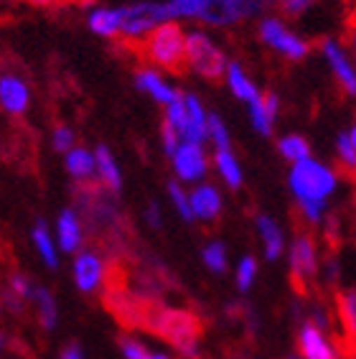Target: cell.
<instances>
[{"label": "cell", "mask_w": 356, "mask_h": 359, "mask_svg": "<svg viewBox=\"0 0 356 359\" xmlns=\"http://www.w3.org/2000/svg\"><path fill=\"white\" fill-rule=\"evenodd\" d=\"M288 189L293 194L298 215L306 224L321 227L329 219V201L338 191V173L326 161L310 158L298 161L288 171Z\"/></svg>", "instance_id": "obj_1"}, {"label": "cell", "mask_w": 356, "mask_h": 359, "mask_svg": "<svg viewBox=\"0 0 356 359\" xmlns=\"http://www.w3.org/2000/svg\"><path fill=\"white\" fill-rule=\"evenodd\" d=\"M143 56L156 67L165 72H181L186 67V31L178 21H165L143 39Z\"/></svg>", "instance_id": "obj_2"}, {"label": "cell", "mask_w": 356, "mask_h": 359, "mask_svg": "<svg viewBox=\"0 0 356 359\" xmlns=\"http://www.w3.org/2000/svg\"><path fill=\"white\" fill-rule=\"evenodd\" d=\"M163 123H168L189 143H206L209 140V110L193 92H181L165 107Z\"/></svg>", "instance_id": "obj_3"}, {"label": "cell", "mask_w": 356, "mask_h": 359, "mask_svg": "<svg viewBox=\"0 0 356 359\" xmlns=\"http://www.w3.org/2000/svg\"><path fill=\"white\" fill-rule=\"evenodd\" d=\"M224 48L214 41L212 34L206 31H189L186 34V69L193 74L204 76V79H224L226 72Z\"/></svg>", "instance_id": "obj_4"}, {"label": "cell", "mask_w": 356, "mask_h": 359, "mask_svg": "<svg viewBox=\"0 0 356 359\" xmlns=\"http://www.w3.org/2000/svg\"><path fill=\"white\" fill-rule=\"evenodd\" d=\"M257 39L265 43L270 51L282 56L285 62H303L310 54V41L303 34L293 31L280 15L267 13L257 21Z\"/></svg>", "instance_id": "obj_5"}, {"label": "cell", "mask_w": 356, "mask_h": 359, "mask_svg": "<svg viewBox=\"0 0 356 359\" xmlns=\"http://www.w3.org/2000/svg\"><path fill=\"white\" fill-rule=\"evenodd\" d=\"M321 250H318V242L308 232H301L295 235L293 242L288 245V268L290 278L295 280L298 288H306L308 283H313L315 278L321 276Z\"/></svg>", "instance_id": "obj_6"}, {"label": "cell", "mask_w": 356, "mask_h": 359, "mask_svg": "<svg viewBox=\"0 0 356 359\" xmlns=\"http://www.w3.org/2000/svg\"><path fill=\"white\" fill-rule=\"evenodd\" d=\"M171 21L165 3L158 0H140L123 6V36L130 41H143L156 31L160 23Z\"/></svg>", "instance_id": "obj_7"}, {"label": "cell", "mask_w": 356, "mask_h": 359, "mask_svg": "<svg viewBox=\"0 0 356 359\" xmlns=\"http://www.w3.org/2000/svg\"><path fill=\"white\" fill-rule=\"evenodd\" d=\"M318 51H321L323 62H326L331 76L341 87L343 95L356 97V62L354 56H351L349 46H343L334 36H326L321 41V46H318Z\"/></svg>", "instance_id": "obj_8"}, {"label": "cell", "mask_w": 356, "mask_h": 359, "mask_svg": "<svg viewBox=\"0 0 356 359\" xmlns=\"http://www.w3.org/2000/svg\"><path fill=\"white\" fill-rule=\"evenodd\" d=\"M209 166H212V158H209L204 143L184 140L171 156V168L176 173V181L181 184H201L209 173Z\"/></svg>", "instance_id": "obj_9"}, {"label": "cell", "mask_w": 356, "mask_h": 359, "mask_svg": "<svg viewBox=\"0 0 356 359\" xmlns=\"http://www.w3.org/2000/svg\"><path fill=\"white\" fill-rule=\"evenodd\" d=\"M71 276H74V285L82 293H97L104 283L107 265L95 250H79L71 263Z\"/></svg>", "instance_id": "obj_10"}, {"label": "cell", "mask_w": 356, "mask_h": 359, "mask_svg": "<svg viewBox=\"0 0 356 359\" xmlns=\"http://www.w3.org/2000/svg\"><path fill=\"white\" fill-rule=\"evenodd\" d=\"M298 357L301 359H341L338 346L329 337L326 329H318L315 324L306 321L298 329Z\"/></svg>", "instance_id": "obj_11"}, {"label": "cell", "mask_w": 356, "mask_h": 359, "mask_svg": "<svg viewBox=\"0 0 356 359\" xmlns=\"http://www.w3.org/2000/svg\"><path fill=\"white\" fill-rule=\"evenodd\" d=\"M191 194V212L196 222H214L219 219L221 212H224V196H221L219 187L217 184H209V181H201V184H193L189 189Z\"/></svg>", "instance_id": "obj_12"}, {"label": "cell", "mask_w": 356, "mask_h": 359, "mask_svg": "<svg viewBox=\"0 0 356 359\" xmlns=\"http://www.w3.org/2000/svg\"><path fill=\"white\" fill-rule=\"evenodd\" d=\"M31 104V87L23 79L21 74H13V72H3L0 74V107L8 112V115H23Z\"/></svg>", "instance_id": "obj_13"}, {"label": "cell", "mask_w": 356, "mask_h": 359, "mask_svg": "<svg viewBox=\"0 0 356 359\" xmlns=\"http://www.w3.org/2000/svg\"><path fill=\"white\" fill-rule=\"evenodd\" d=\"M278 115H280V97L275 92H262L254 102L247 104V118L252 130L262 138H270L275 130V123H278Z\"/></svg>", "instance_id": "obj_14"}, {"label": "cell", "mask_w": 356, "mask_h": 359, "mask_svg": "<svg viewBox=\"0 0 356 359\" xmlns=\"http://www.w3.org/2000/svg\"><path fill=\"white\" fill-rule=\"evenodd\" d=\"M254 229H257V240L262 245L265 260H270V263L280 260L285 255V250H288V240H285V232L278 224V219L270 215H257L254 217Z\"/></svg>", "instance_id": "obj_15"}, {"label": "cell", "mask_w": 356, "mask_h": 359, "mask_svg": "<svg viewBox=\"0 0 356 359\" xmlns=\"http://www.w3.org/2000/svg\"><path fill=\"white\" fill-rule=\"evenodd\" d=\"M135 87L151 97L153 102L163 104V107H168V104L181 95V92H178L176 87H173V84L160 74V69H156V67H143V69H137L135 72Z\"/></svg>", "instance_id": "obj_16"}, {"label": "cell", "mask_w": 356, "mask_h": 359, "mask_svg": "<svg viewBox=\"0 0 356 359\" xmlns=\"http://www.w3.org/2000/svg\"><path fill=\"white\" fill-rule=\"evenodd\" d=\"M224 84H226V90L232 92V97H237V100L245 104L254 102V100L262 95L257 82L252 79V74H249V72L245 69V64L237 62V59H229V64H226Z\"/></svg>", "instance_id": "obj_17"}, {"label": "cell", "mask_w": 356, "mask_h": 359, "mask_svg": "<svg viewBox=\"0 0 356 359\" xmlns=\"http://www.w3.org/2000/svg\"><path fill=\"white\" fill-rule=\"evenodd\" d=\"M156 329L163 334L165 339H171L173 346H178L181 341H186V339H199V324H196V318L184 311L160 313Z\"/></svg>", "instance_id": "obj_18"}, {"label": "cell", "mask_w": 356, "mask_h": 359, "mask_svg": "<svg viewBox=\"0 0 356 359\" xmlns=\"http://www.w3.org/2000/svg\"><path fill=\"white\" fill-rule=\"evenodd\" d=\"M84 240V227L82 219L74 209H62L59 217H56V242H59V250L62 252H79L82 250Z\"/></svg>", "instance_id": "obj_19"}, {"label": "cell", "mask_w": 356, "mask_h": 359, "mask_svg": "<svg viewBox=\"0 0 356 359\" xmlns=\"http://www.w3.org/2000/svg\"><path fill=\"white\" fill-rule=\"evenodd\" d=\"M87 26L92 34L102 36V39H117V36H123V6L92 8L87 13Z\"/></svg>", "instance_id": "obj_20"}, {"label": "cell", "mask_w": 356, "mask_h": 359, "mask_svg": "<svg viewBox=\"0 0 356 359\" xmlns=\"http://www.w3.org/2000/svg\"><path fill=\"white\" fill-rule=\"evenodd\" d=\"M212 166H214V171H217V176L224 181V187L234 189V191L242 189V184H245V171H242V163L232 148H217V151L212 153Z\"/></svg>", "instance_id": "obj_21"}, {"label": "cell", "mask_w": 356, "mask_h": 359, "mask_svg": "<svg viewBox=\"0 0 356 359\" xmlns=\"http://www.w3.org/2000/svg\"><path fill=\"white\" fill-rule=\"evenodd\" d=\"M199 23H204L209 28H229L242 23V18L234 0H209V6L204 8Z\"/></svg>", "instance_id": "obj_22"}, {"label": "cell", "mask_w": 356, "mask_h": 359, "mask_svg": "<svg viewBox=\"0 0 356 359\" xmlns=\"http://www.w3.org/2000/svg\"><path fill=\"white\" fill-rule=\"evenodd\" d=\"M95 156H97V179H100V184H102L107 191L117 194L123 189V171L117 166L112 151L107 145H97Z\"/></svg>", "instance_id": "obj_23"}, {"label": "cell", "mask_w": 356, "mask_h": 359, "mask_svg": "<svg viewBox=\"0 0 356 359\" xmlns=\"http://www.w3.org/2000/svg\"><path fill=\"white\" fill-rule=\"evenodd\" d=\"M64 166H67L71 179L89 181L97 176V156H95V151H87L82 145H74V148L64 156Z\"/></svg>", "instance_id": "obj_24"}, {"label": "cell", "mask_w": 356, "mask_h": 359, "mask_svg": "<svg viewBox=\"0 0 356 359\" xmlns=\"http://www.w3.org/2000/svg\"><path fill=\"white\" fill-rule=\"evenodd\" d=\"M31 240H34V248H36V252H39V257L43 260V265H46V268H56V265H59V242L48 232L43 219H39L34 224Z\"/></svg>", "instance_id": "obj_25"}, {"label": "cell", "mask_w": 356, "mask_h": 359, "mask_svg": "<svg viewBox=\"0 0 356 359\" xmlns=\"http://www.w3.org/2000/svg\"><path fill=\"white\" fill-rule=\"evenodd\" d=\"M278 153L282 156V161H288L290 166L313 156L310 140L306 135H301V133H285V135H280L278 138Z\"/></svg>", "instance_id": "obj_26"}, {"label": "cell", "mask_w": 356, "mask_h": 359, "mask_svg": "<svg viewBox=\"0 0 356 359\" xmlns=\"http://www.w3.org/2000/svg\"><path fill=\"white\" fill-rule=\"evenodd\" d=\"M34 304H36V311H39L41 326L51 332L56 326V321H59V309H56V301H54V296H51V290L43 288V285H36Z\"/></svg>", "instance_id": "obj_27"}, {"label": "cell", "mask_w": 356, "mask_h": 359, "mask_svg": "<svg viewBox=\"0 0 356 359\" xmlns=\"http://www.w3.org/2000/svg\"><path fill=\"white\" fill-rule=\"evenodd\" d=\"M201 263L206 265V270H212L217 276L226 273L229 268V252H226V245L221 240H209L201 250Z\"/></svg>", "instance_id": "obj_28"}, {"label": "cell", "mask_w": 356, "mask_h": 359, "mask_svg": "<svg viewBox=\"0 0 356 359\" xmlns=\"http://www.w3.org/2000/svg\"><path fill=\"white\" fill-rule=\"evenodd\" d=\"M209 0H165L171 21H199Z\"/></svg>", "instance_id": "obj_29"}, {"label": "cell", "mask_w": 356, "mask_h": 359, "mask_svg": "<svg viewBox=\"0 0 356 359\" xmlns=\"http://www.w3.org/2000/svg\"><path fill=\"white\" fill-rule=\"evenodd\" d=\"M165 194H168V199H171V207L178 217L184 222H193V212H191V194L186 189V184L181 181H171L168 187H165Z\"/></svg>", "instance_id": "obj_30"}, {"label": "cell", "mask_w": 356, "mask_h": 359, "mask_svg": "<svg viewBox=\"0 0 356 359\" xmlns=\"http://www.w3.org/2000/svg\"><path fill=\"white\" fill-rule=\"evenodd\" d=\"M257 270H260V263L254 255H242L237 268H234V283H237V290L240 293H247L252 290L254 280H257Z\"/></svg>", "instance_id": "obj_31"}, {"label": "cell", "mask_w": 356, "mask_h": 359, "mask_svg": "<svg viewBox=\"0 0 356 359\" xmlns=\"http://www.w3.org/2000/svg\"><path fill=\"white\" fill-rule=\"evenodd\" d=\"M338 318L343 329L356 337V288H346L338 293Z\"/></svg>", "instance_id": "obj_32"}, {"label": "cell", "mask_w": 356, "mask_h": 359, "mask_svg": "<svg viewBox=\"0 0 356 359\" xmlns=\"http://www.w3.org/2000/svg\"><path fill=\"white\" fill-rule=\"evenodd\" d=\"M336 161H338V166H341L343 171L356 176V148L346 130L336 135Z\"/></svg>", "instance_id": "obj_33"}, {"label": "cell", "mask_w": 356, "mask_h": 359, "mask_svg": "<svg viewBox=\"0 0 356 359\" xmlns=\"http://www.w3.org/2000/svg\"><path fill=\"white\" fill-rule=\"evenodd\" d=\"M237 11H240L242 23L245 21H260L270 13V8L275 6V0H234Z\"/></svg>", "instance_id": "obj_34"}, {"label": "cell", "mask_w": 356, "mask_h": 359, "mask_svg": "<svg viewBox=\"0 0 356 359\" xmlns=\"http://www.w3.org/2000/svg\"><path fill=\"white\" fill-rule=\"evenodd\" d=\"M209 143L214 145V151H217V148H232L229 128H226V123L217 112H209Z\"/></svg>", "instance_id": "obj_35"}, {"label": "cell", "mask_w": 356, "mask_h": 359, "mask_svg": "<svg viewBox=\"0 0 356 359\" xmlns=\"http://www.w3.org/2000/svg\"><path fill=\"white\" fill-rule=\"evenodd\" d=\"M315 3H318V0H275V8H278L280 15H285V18H301L303 13H308Z\"/></svg>", "instance_id": "obj_36"}, {"label": "cell", "mask_w": 356, "mask_h": 359, "mask_svg": "<svg viewBox=\"0 0 356 359\" xmlns=\"http://www.w3.org/2000/svg\"><path fill=\"white\" fill-rule=\"evenodd\" d=\"M74 140H76V135L69 125H56L54 133H51V145H54V151H59V153L71 151V148L76 145Z\"/></svg>", "instance_id": "obj_37"}, {"label": "cell", "mask_w": 356, "mask_h": 359, "mask_svg": "<svg viewBox=\"0 0 356 359\" xmlns=\"http://www.w3.org/2000/svg\"><path fill=\"white\" fill-rule=\"evenodd\" d=\"M8 288L13 290V293H18L23 301H34L36 283L28 276H23V273H13V276H11V280H8Z\"/></svg>", "instance_id": "obj_38"}, {"label": "cell", "mask_w": 356, "mask_h": 359, "mask_svg": "<svg viewBox=\"0 0 356 359\" xmlns=\"http://www.w3.org/2000/svg\"><path fill=\"white\" fill-rule=\"evenodd\" d=\"M120 352H123L125 359H145L151 349H148L140 339L125 337V339H120Z\"/></svg>", "instance_id": "obj_39"}, {"label": "cell", "mask_w": 356, "mask_h": 359, "mask_svg": "<svg viewBox=\"0 0 356 359\" xmlns=\"http://www.w3.org/2000/svg\"><path fill=\"white\" fill-rule=\"evenodd\" d=\"M160 143H163V153L168 156V158H171L173 153H176V148L184 143V140H181V135L173 130L171 125L163 123V125H160Z\"/></svg>", "instance_id": "obj_40"}, {"label": "cell", "mask_w": 356, "mask_h": 359, "mask_svg": "<svg viewBox=\"0 0 356 359\" xmlns=\"http://www.w3.org/2000/svg\"><path fill=\"white\" fill-rule=\"evenodd\" d=\"M176 352L184 359H199V354H201L199 339H186V341H181V344L176 346Z\"/></svg>", "instance_id": "obj_41"}, {"label": "cell", "mask_w": 356, "mask_h": 359, "mask_svg": "<svg viewBox=\"0 0 356 359\" xmlns=\"http://www.w3.org/2000/svg\"><path fill=\"white\" fill-rule=\"evenodd\" d=\"M321 273H323V278H326L329 283H336V280H338V276H341V263H338L336 257H326V260H323V265H321Z\"/></svg>", "instance_id": "obj_42"}, {"label": "cell", "mask_w": 356, "mask_h": 359, "mask_svg": "<svg viewBox=\"0 0 356 359\" xmlns=\"http://www.w3.org/2000/svg\"><path fill=\"white\" fill-rule=\"evenodd\" d=\"M0 304L6 306V309H11V311H21L26 301H23V298L18 296V293H13V290H11V288L6 285V290L0 293Z\"/></svg>", "instance_id": "obj_43"}, {"label": "cell", "mask_w": 356, "mask_h": 359, "mask_svg": "<svg viewBox=\"0 0 356 359\" xmlns=\"http://www.w3.org/2000/svg\"><path fill=\"white\" fill-rule=\"evenodd\" d=\"M145 222H148L153 229H158L160 224H163V209H160L158 201H151V204L145 207Z\"/></svg>", "instance_id": "obj_44"}, {"label": "cell", "mask_w": 356, "mask_h": 359, "mask_svg": "<svg viewBox=\"0 0 356 359\" xmlns=\"http://www.w3.org/2000/svg\"><path fill=\"white\" fill-rule=\"evenodd\" d=\"M310 324H315L318 329H329L331 326V313L323 309V306H313L310 311Z\"/></svg>", "instance_id": "obj_45"}, {"label": "cell", "mask_w": 356, "mask_h": 359, "mask_svg": "<svg viewBox=\"0 0 356 359\" xmlns=\"http://www.w3.org/2000/svg\"><path fill=\"white\" fill-rule=\"evenodd\" d=\"M59 359H84L82 346L76 344V341H71V344H67V346H64V352L59 354Z\"/></svg>", "instance_id": "obj_46"}, {"label": "cell", "mask_w": 356, "mask_h": 359, "mask_svg": "<svg viewBox=\"0 0 356 359\" xmlns=\"http://www.w3.org/2000/svg\"><path fill=\"white\" fill-rule=\"evenodd\" d=\"M28 6H36V8H51V6H59L62 0H26Z\"/></svg>", "instance_id": "obj_47"}, {"label": "cell", "mask_w": 356, "mask_h": 359, "mask_svg": "<svg viewBox=\"0 0 356 359\" xmlns=\"http://www.w3.org/2000/svg\"><path fill=\"white\" fill-rule=\"evenodd\" d=\"M349 51H351V56H354V62H356V28H351V31H349Z\"/></svg>", "instance_id": "obj_48"}, {"label": "cell", "mask_w": 356, "mask_h": 359, "mask_svg": "<svg viewBox=\"0 0 356 359\" xmlns=\"http://www.w3.org/2000/svg\"><path fill=\"white\" fill-rule=\"evenodd\" d=\"M145 359H173V357H171V354H165V352H153V349H151Z\"/></svg>", "instance_id": "obj_49"}, {"label": "cell", "mask_w": 356, "mask_h": 359, "mask_svg": "<svg viewBox=\"0 0 356 359\" xmlns=\"http://www.w3.org/2000/svg\"><path fill=\"white\" fill-rule=\"evenodd\" d=\"M346 133H349V138H351V143H354V148H356V123H354V125H351V128H349V130H346Z\"/></svg>", "instance_id": "obj_50"}, {"label": "cell", "mask_w": 356, "mask_h": 359, "mask_svg": "<svg viewBox=\"0 0 356 359\" xmlns=\"http://www.w3.org/2000/svg\"><path fill=\"white\" fill-rule=\"evenodd\" d=\"M3 349H6V334L0 332V352H3Z\"/></svg>", "instance_id": "obj_51"}, {"label": "cell", "mask_w": 356, "mask_h": 359, "mask_svg": "<svg viewBox=\"0 0 356 359\" xmlns=\"http://www.w3.org/2000/svg\"><path fill=\"white\" fill-rule=\"evenodd\" d=\"M288 359H301V357H288Z\"/></svg>", "instance_id": "obj_52"}, {"label": "cell", "mask_w": 356, "mask_h": 359, "mask_svg": "<svg viewBox=\"0 0 356 359\" xmlns=\"http://www.w3.org/2000/svg\"><path fill=\"white\" fill-rule=\"evenodd\" d=\"M0 3H3V0H0Z\"/></svg>", "instance_id": "obj_53"}, {"label": "cell", "mask_w": 356, "mask_h": 359, "mask_svg": "<svg viewBox=\"0 0 356 359\" xmlns=\"http://www.w3.org/2000/svg\"><path fill=\"white\" fill-rule=\"evenodd\" d=\"M0 306H3V304H0Z\"/></svg>", "instance_id": "obj_54"}]
</instances>
